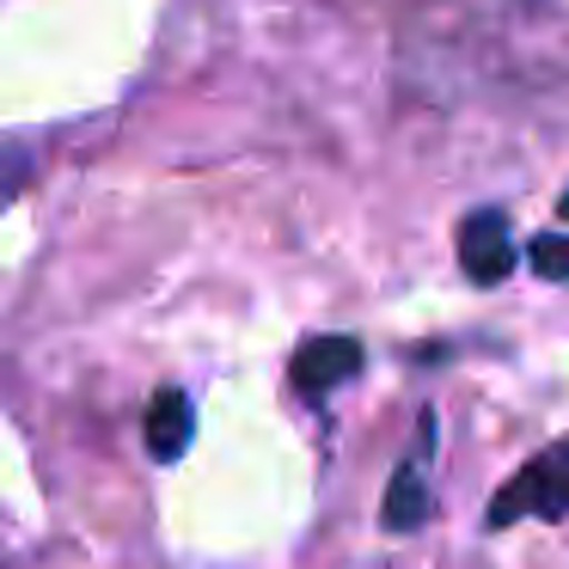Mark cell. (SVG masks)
<instances>
[{"mask_svg": "<svg viewBox=\"0 0 569 569\" xmlns=\"http://www.w3.org/2000/svg\"><path fill=\"white\" fill-rule=\"evenodd\" d=\"M569 515V441H551L532 453L502 490L490 496L483 520L490 527H515V520H563Z\"/></svg>", "mask_w": 569, "mask_h": 569, "instance_id": "cell-1", "label": "cell"}, {"mask_svg": "<svg viewBox=\"0 0 569 569\" xmlns=\"http://www.w3.org/2000/svg\"><path fill=\"white\" fill-rule=\"evenodd\" d=\"M429 447H435V417H422L417 422V447L398 459L392 483H386V508H380L386 532H410V527L429 520Z\"/></svg>", "mask_w": 569, "mask_h": 569, "instance_id": "cell-2", "label": "cell"}, {"mask_svg": "<svg viewBox=\"0 0 569 569\" xmlns=\"http://www.w3.org/2000/svg\"><path fill=\"white\" fill-rule=\"evenodd\" d=\"M361 373V343L356 337H312V343L295 349V368H288V380H295L300 398H331L343 380H356Z\"/></svg>", "mask_w": 569, "mask_h": 569, "instance_id": "cell-3", "label": "cell"}, {"mask_svg": "<svg viewBox=\"0 0 569 569\" xmlns=\"http://www.w3.org/2000/svg\"><path fill=\"white\" fill-rule=\"evenodd\" d=\"M459 263L478 288H496L508 270H515V233H508L502 209H478L459 221Z\"/></svg>", "mask_w": 569, "mask_h": 569, "instance_id": "cell-4", "label": "cell"}, {"mask_svg": "<svg viewBox=\"0 0 569 569\" xmlns=\"http://www.w3.org/2000/svg\"><path fill=\"white\" fill-rule=\"evenodd\" d=\"M141 435H148V453L172 466V459L190 447V435H197V410H190V398L178 392V386H166V392L148 405V422H141Z\"/></svg>", "mask_w": 569, "mask_h": 569, "instance_id": "cell-5", "label": "cell"}, {"mask_svg": "<svg viewBox=\"0 0 569 569\" xmlns=\"http://www.w3.org/2000/svg\"><path fill=\"white\" fill-rule=\"evenodd\" d=\"M527 263L545 276V282H569V239L563 233H539L527 246Z\"/></svg>", "mask_w": 569, "mask_h": 569, "instance_id": "cell-6", "label": "cell"}, {"mask_svg": "<svg viewBox=\"0 0 569 569\" xmlns=\"http://www.w3.org/2000/svg\"><path fill=\"white\" fill-rule=\"evenodd\" d=\"M557 209H563V221H569V190H563V202H557Z\"/></svg>", "mask_w": 569, "mask_h": 569, "instance_id": "cell-7", "label": "cell"}, {"mask_svg": "<svg viewBox=\"0 0 569 569\" xmlns=\"http://www.w3.org/2000/svg\"><path fill=\"white\" fill-rule=\"evenodd\" d=\"M0 197H7V184H0Z\"/></svg>", "mask_w": 569, "mask_h": 569, "instance_id": "cell-8", "label": "cell"}]
</instances>
